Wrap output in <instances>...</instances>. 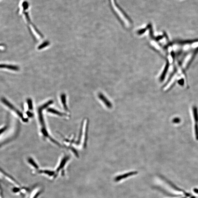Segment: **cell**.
Instances as JSON below:
<instances>
[{"label": "cell", "instance_id": "obj_2", "mask_svg": "<svg viewBox=\"0 0 198 198\" xmlns=\"http://www.w3.org/2000/svg\"><path fill=\"white\" fill-rule=\"evenodd\" d=\"M192 113L194 122V133L195 138L198 140V110L197 107L193 106L192 108Z\"/></svg>", "mask_w": 198, "mask_h": 198}, {"label": "cell", "instance_id": "obj_9", "mask_svg": "<svg viewBox=\"0 0 198 198\" xmlns=\"http://www.w3.org/2000/svg\"><path fill=\"white\" fill-rule=\"evenodd\" d=\"M28 103L29 105V109H32V101L31 99H28Z\"/></svg>", "mask_w": 198, "mask_h": 198}, {"label": "cell", "instance_id": "obj_8", "mask_svg": "<svg viewBox=\"0 0 198 198\" xmlns=\"http://www.w3.org/2000/svg\"><path fill=\"white\" fill-rule=\"evenodd\" d=\"M148 28V27H147V28H145L142 29H140V30H139V31H138V33L139 34H143V33H144L145 32H146V31H147V28Z\"/></svg>", "mask_w": 198, "mask_h": 198}, {"label": "cell", "instance_id": "obj_5", "mask_svg": "<svg viewBox=\"0 0 198 198\" xmlns=\"http://www.w3.org/2000/svg\"><path fill=\"white\" fill-rule=\"evenodd\" d=\"M61 98L62 103L64 108L65 110H68V107H67V105H66V95H65L64 94H61Z\"/></svg>", "mask_w": 198, "mask_h": 198}, {"label": "cell", "instance_id": "obj_11", "mask_svg": "<svg viewBox=\"0 0 198 198\" xmlns=\"http://www.w3.org/2000/svg\"><path fill=\"white\" fill-rule=\"evenodd\" d=\"M1 45H1V44H0V46H1Z\"/></svg>", "mask_w": 198, "mask_h": 198}, {"label": "cell", "instance_id": "obj_1", "mask_svg": "<svg viewBox=\"0 0 198 198\" xmlns=\"http://www.w3.org/2000/svg\"><path fill=\"white\" fill-rule=\"evenodd\" d=\"M176 56L198 50V38L193 40H177L171 42Z\"/></svg>", "mask_w": 198, "mask_h": 198}, {"label": "cell", "instance_id": "obj_7", "mask_svg": "<svg viewBox=\"0 0 198 198\" xmlns=\"http://www.w3.org/2000/svg\"><path fill=\"white\" fill-rule=\"evenodd\" d=\"M50 43L48 41H46V42H43V43H42L41 45L39 46L38 47V49L39 50H41V49H42V48H45L46 47L48 46V45H50Z\"/></svg>", "mask_w": 198, "mask_h": 198}, {"label": "cell", "instance_id": "obj_3", "mask_svg": "<svg viewBox=\"0 0 198 198\" xmlns=\"http://www.w3.org/2000/svg\"><path fill=\"white\" fill-rule=\"evenodd\" d=\"M99 99L102 101L104 105L107 108L111 109L113 107L112 103L102 93H99L98 95Z\"/></svg>", "mask_w": 198, "mask_h": 198}, {"label": "cell", "instance_id": "obj_6", "mask_svg": "<svg viewBox=\"0 0 198 198\" xmlns=\"http://www.w3.org/2000/svg\"><path fill=\"white\" fill-rule=\"evenodd\" d=\"M48 112L53 113V114L57 115L60 116H64L65 115L63 113H61L60 112L54 109H49L48 110Z\"/></svg>", "mask_w": 198, "mask_h": 198}, {"label": "cell", "instance_id": "obj_10", "mask_svg": "<svg viewBox=\"0 0 198 198\" xmlns=\"http://www.w3.org/2000/svg\"><path fill=\"white\" fill-rule=\"evenodd\" d=\"M179 198H187L186 197H184V196H183V197H181Z\"/></svg>", "mask_w": 198, "mask_h": 198}, {"label": "cell", "instance_id": "obj_4", "mask_svg": "<svg viewBox=\"0 0 198 198\" xmlns=\"http://www.w3.org/2000/svg\"><path fill=\"white\" fill-rule=\"evenodd\" d=\"M0 69H7L15 71H19L20 70V68L18 66L6 64H0Z\"/></svg>", "mask_w": 198, "mask_h": 198}]
</instances>
